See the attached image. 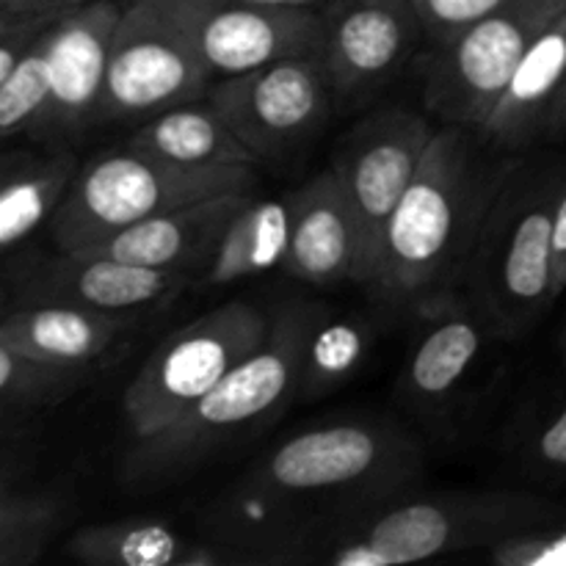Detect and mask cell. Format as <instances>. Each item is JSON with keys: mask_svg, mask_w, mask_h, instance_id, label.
<instances>
[{"mask_svg": "<svg viewBox=\"0 0 566 566\" xmlns=\"http://www.w3.org/2000/svg\"><path fill=\"white\" fill-rule=\"evenodd\" d=\"M517 158L497 153L479 127H437L381 238L365 285L370 296L415 315L462 291L481 227Z\"/></svg>", "mask_w": 566, "mask_h": 566, "instance_id": "6da1fadb", "label": "cell"}, {"mask_svg": "<svg viewBox=\"0 0 566 566\" xmlns=\"http://www.w3.org/2000/svg\"><path fill=\"white\" fill-rule=\"evenodd\" d=\"M318 304L291 298L271 310V332L258 352L238 363L180 420L133 440L122 462L130 486H160L191 473L232 442L254 437L298 401L304 343Z\"/></svg>", "mask_w": 566, "mask_h": 566, "instance_id": "7a4b0ae2", "label": "cell"}, {"mask_svg": "<svg viewBox=\"0 0 566 566\" xmlns=\"http://www.w3.org/2000/svg\"><path fill=\"white\" fill-rule=\"evenodd\" d=\"M315 562L392 566L481 553L523 531L566 525V506L531 492H440L385 497L337 517Z\"/></svg>", "mask_w": 566, "mask_h": 566, "instance_id": "3957f363", "label": "cell"}, {"mask_svg": "<svg viewBox=\"0 0 566 566\" xmlns=\"http://www.w3.org/2000/svg\"><path fill=\"white\" fill-rule=\"evenodd\" d=\"M566 160L520 155L486 213L462 293L501 343L520 340L556 304L553 216Z\"/></svg>", "mask_w": 566, "mask_h": 566, "instance_id": "277c9868", "label": "cell"}, {"mask_svg": "<svg viewBox=\"0 0 566 566\" xmlns=\"http://www.w3.org/2000/svg\"><path fill=\"white\" fill-rule=\"evenodd\" d=\"M423 446L379 420H337L287 437L243 475L304 503L340 501L343 514L401 495L423 473Z\"/></svg>", "mask_w": 566, "mask_h": 566, "instance_id": "5b68a950", "label": "cell"}, {"mask_svg": "<svg viewBox=\"0 0 566 566\" xmlns=\"http://www.w3.org/2000/svg\"><path fill=\"white\" fill-rule=\"evenodd\" d=\"M254 164L188 169L127 147L111 149L77 171L50 219V232L59 252H83L147 216L221 193H254Z\"/></svg>", "mask_w": 566, "mask_h": 566, "instance_id": "8992f818", "label": "cell"}, {"mask_svg": "<svg viewBox=\"0 0 566 566\" xmlns=\"http://www.w3.org/2000/svg\"><path fill=\"white\" fill-rule=\"evenodd\" d=\"M271 332V313L243 298L219 304L153 348L127 385V429L133 440L180 420L238 363L258 352Z\"/></svg>", "mask_w": 566, "mask_h": 566, "instance_id": "52a82bcc", "label": "cell"}, {"mask_svg": "<svg viewBox=\"0 0 566 566\" xmlns=\"http://www.w3.org/2000/svg\"><path fill=\"white\" fill-rule=\"evenodd\" d=\"M566 11V0H509L446 44L418 55L423 108L440 125L481 127L536 39Z\"/></svg>", "mask_w": 566, "mask_h": 566, "instance_id": "ba28073f", "label": "cell"}, {"mask_svg": "<svg viewBox=\"0 0 566 566\" xmlns=\"http://www.w3.org/2000/svg\"><path fill=\"white\" fill-rule=\"evenodd\" d=\"M213 75L160 0H122L97 125L144 122L202 99Z\"/></svg>", "mask_w": 566, "mask_h": 566, "instance_id": "9c48e42d", "label": "cell"}, {"mask_svg": "<svg viewBox=\"0 0 566 566\" xmlns=\"http://www.w3.org/2000/svg\"><path fill=\"white\" fill-rule=\"evenodd\" d=\"M254 164L291 158L324 127L337 97L321 50L291 55L252 72L219 77L208 94Z\"/></svg>", "mask_w": 566, "mask_h": 566, "instance_id": "30bf717a", "label": "cell"}, {"mask_svg": "<svg viewBox=\"0 0 566 566\" xmlns=\"http://www.w3.org/2000/svg\"><path fill=\"white\" fill-rule=\"evenodd\" d=\"M437 127L418 111L379 108L343 136L332 169L357 219V285H368L387 224L412 186Z\"/></svg>", "mask_w": 566, "mask_h": 566, "instance_id": "8fae6325", "label": "cell"}, {"mask_svg": "<svg viewBox=\"0 0 566 566\" xmlns=\"http://www.w3.org/2000/svg\"><path fill=\"white\" fill-rule=\"evenodd\" d=\"M182 25L213 81L324 48L321 6L243 0H160Z\"/></svg>", "mask_w": 566, "mask_h": 566, "instance_id": "7c38bea8", "label": "cell"}, {"mask_svg": "<svg viewBox=\"0 0 566 566\" xmlns=\"http://www.w3.org/2000/svg\"><path fill=\"white\" fill-rule=\"evenodd\" d=\"M321 14L332 86L352 103L379 94L426 39L412 0H326Z\"/></svg>", "mask_w": 566, "mask_h": 566, "instance_id": "4fadbf2b", "label": "cell"}, {"mask_svg": "<svg viewBox=\"0 0 566 566\" xmlns=\"http://www.w3.org/2000/svg\"><path fill=\"white\" fill-rule=\"evenodd\" d=\"M122 0H94L50 31V103L31 142L66 149L97 125Z\"/></svg>", "mask_w": 566, "mask_h": 566, "instance_id": "5bb4252c", "label": "cell"}, {"mask_svg": "<svg viewBox=\"0 0 566 566\" xmlns=\"http://www.w3.org/2000/svg\"><path fill=\"white\" fill-rule=\"evenodd\" d=\"M415 318L420 326L398 392L415 415L440 420L462 401L490 346L501 340L462 291L426 304Z\"/></svg>", "mask_w": 566, "mask_h": 566, "instance_id": "9a60e30c", "label": "cell"}, {"mask_svg": "<svg viewBox=\"0 0 566 566\" xmlns=\"http://www.w3.org/2000/svg\"><path fill=\"white\" fill-rule=\"evenodd\" d=\"M205 539L224 547L232 566L310 562L315 523L310 503L241 475L205 514Z\"/></svg>", "mask_w": 566, "mask_h": 566, "instance_id": "2e32d148", "label": "cell"}, {"mask_svg": "<svg viewBox=\"0 0 566 566\" xmlns=\"http://www.w3.org/2000/svg\"><path fill=\"white\" fill-rule=\"evenodd\" d=\"M193 274L147 269L97 252H59L20 287V304H72L99 313H138L175 298Z\"/></svg>", "mask_w": 566, "mask_h": 566, "instance_id": "e0dca14e", "label": "cell"}, {"mask_svg": "<svg viewBox=\"0 0 566 566\" xmlns=\"http://www.w3.org/2000/svg\"><path fill=\"white\" fill-rule=\"evenodd\" d=\"M249 197L252 193H221V197L177 205L164 213L136 221L99 247L83 252L108 254L147 269L186 271V274H197L199 269L208 271L227 227Z\"/></svg>", "mask_w": 566, "mask_h": 566, "instance_id": "ac0fdd59", "label": "cell"}, {"mask_svg": "<svg viewBox=\"0 0 566 566\" xmlns=\"http://www.w3.org/2000/svg\"><path fill=\"white\" fill-rule=\"evenodd\" d=\"M285 271L315 287L357 282V219L332 166L296 188V216Z\"/></svg>", "mask_w": 566, "mask_h": 566, "instance_id": "d6986e66", "label": "cell"}, {"mask_svg": "<svg viewBox=\"0 0 566 566\" xmlns=\"http://www.w3.org/2000/svg\"><path fill=\"white\" fill-rule=\"evenodd\" d=\"M130 313H99L72 304H20L0 321V343L70 365L103 363L133 332Z\"/></svg>", "mask_w": 566, "mask_h": 566, "instance_id": "ffe728a7", "label": "cell"}, {"mask_svg": "<svg viewBox=\"0 0 566 566\" xmlns=\"http://www.w3.org/2000/svg\"><path fill=\"white\" fill-rule=\"evenodd\" d=\"M566 86V11L536 39L517 66L492 114L479 127L486 142L506 155L528 153L542 142V127Z\"/></svg>", "mask_w": 566, "mask_h": 566, "instance_id": "44dd1931", "label": "cell"}, {"mask_svg": "<svg viewBox=\"0 0 566 566\" xmlns=\"http://www.w3.org/2000/svg\"><path fill=\"white\" fill-rule=\"evenodd\" d=\"M64 553L86 566H232L230 553L210 539H186L160 520L130 517L83 525Z\"/></svg>", "mask_w": 566, "mask_h": 566, "instance_id": "7402d4cb", "label": "cell"}, {"mask_svg": "<svg viewBox=\"0 0 566 566\" xmlns=\"http://www.w3.org/2000/svg\"><path fill=\"white\" fill-rule=\"evenodd\" d=\"M125 147L153 160L188 169L254 164L252 153L238 142L208 97L171 105L149 116L130 133Z\"/></svg>", "mask_w": 566, "mask_h": 566, "instance_id": "603a6c76", "label": "cell"}, {"mask_svg": "<svg viewBox=\"0 0 566 566\" xmlns=\"http://www.w3.org/2000/svg\"><path fill=\"white\" fill-rule=\"evenodd\" d=\"M81 164L70 149L14 153L3 160L0 186V247L11 252L50 221L75 182Z\"/></svg>", "mask_w": 566, "mask_h": 566, "instance_id": "cb8c5ba5", "label": "cell"}, {"mask_svg": "<svg viewBox=\"0 0 566 566\" xmlns=\"http://www.w3.org/2000/svg\"><path fill=\"white\" fill-rule=\"evenodd\" d=\"M293 216H296V191L269 199L249 197L227 227L219 252L205 271V282L210 287H221L252 280L276 265L285 269Z\"/></svg>", "mask_w": 566, "mask_h": 566, "instance_id": "d4e9b609", "label": "cell"}, {"mask_svg": "<svg viewBox=\"0 0 566 566\" xmlns=\"http://www.w3.org/2000/svg\"><path fill=\"white\" fill-rule=\"evenodd\" d=\"M370 348H374V329L368 321L318 307L304 343L298 401H315L348 385L363 370Z\"/></svg>", "mask_w": 566, "mask_h": 566, "instance_id": "484cf974", "label": "cell"}, {"mask_svg": "<svg viewBox=\"0 0 566 566\" xmlns=\"http://www.w3.org/2000/svg\"><path fill=\"white\" fill-rule=\"evenodd\" d=\"M66 501L53 490H0V566H33L66 525Z\"/></svg>", "mask_w": 566, "mask_h": 566, "instance_id": "4316f807", "label": "cell"}, {"mask_svg": "<svg viewBox=\"0 0 566 566\" xmlns=\"http://www.w3.org/2000/svg\"><path fill=\"white\" fill-rule=\"evenodd\" d=\"M92 370V365L55 363L0 343V409L6 415L44 412L75 396Z\"/></svg>", "mask_w": 566, "mask_h": 566, "instance_id": "83f0119b", "label": "cell"}, {"mask_svg": "<svg viewBox=\"0 0 566 566\" xmlns=\"http://www.w3.org/2000/svg\"><path fill=\"white\" fill-rule=\"evenodd\" d=\"M55 25V22H53ZM36 48L17 64L6 81H0V136L31 138L50 103V31Z\"/></svg>", "mask_w": 566, "mask_h": 566, "instance_id": "f1b7e54d", "label": "cell"}, {"mask_svg": "<svg viewBox=\"0 0 566 566\" xmlns=\"http://www.w3.org/2000/svg\"><path fill=\"white\" fill-rule=\"evenodd\" d=\"M514 462L539 481H566V401L520 426Z\"/></svg>", "mask_w": 566, "mask_h": 566, "instance_id": "f546056e", "label": "cell"}, {"mask_svg": "<svg viewBox=\"0 0 566 566\" xmlns=\"http://www.w3.org/2000/svg\"><path fill=\"white\" fill-rule=\"evenodd\" d=\"M481 556L495 566H566V525L506 536L481 551Z\"/></svg>", "mask_w": 566, "mask_h": 566, "instance_id": "4dcf8cb0", "label": "cell"}, {"mask_svg": "<svg viewBox=\"0 0 566 566\" xmlns=\"http://www.w3.org/2000/svg\"><path fill=\"white\" fill-rule=\"evenodd\" d=\"M509 0H412L429 44H446L453 36L492 14Z\"/></svg>", "mask_w": 566, "mask_h": 566, "instance_id": "1f68e13d", "label": "cell"}, {"mask_svg": "<svg viewBox=\"0 0 566 566\" xmlns=\"http://www.w3.org/2000/svg\"><path fill=\"white\" fill-rule=\"evenodd\" d=\"M53 22L59 20L3 14L0 11V81H6L17 70V64L36 48V42L48 33Z\"/></svg>", "mask_w": 566, "mask_h": 566, "instance_id": "d6a6232c", "label": "cell"}, {"mask_svg": "<svg viewBox=\"0 0 566 566\" xmlns=\"http://www.w3.org/2000/svg\"><path fill=\"white\" fill-rule=\"evenodd\" d=\"M94 3V0H0V11L3 14H20V17H50V20H61L70 11L81 9V6Z\"/></svg>", "mask_w": 566, "mask_h": 566, "instance_id": "836d02e7", "label": "cell"}, {"mask_svg": "<svg viewBox=\"0 0 566 566\" xmlns=\"http://www.w3.org/2000/svg\"><path fill=\"white\" fill-rule=\"evenodd\" d=\"M553 274H556V293L562 296L566 291V177L553 216Z\"/></svg>", "mask_w": 566, "mask_h": 566, "instance_id": "e575fe53", "label": "cell"}, {"mask_svg": "<svg viewBox=\"0 0 566 566\" xmlns=\"http://www.w3.org/2000/svg\"><path fill=\"white\" fill-rule=\"evenodd\" d=\"M562 138H566V86L553 103L545 127H542V142H562Z\"/></svg>", "mask_w": 566, "mask_h": 566, "instance_id": "d590c367", "label": "cell"}, {"mask_svg": "<svg viewBox=\"0 0 566 566\" xmlns=\"http://www.w3.org/2000/svg\"><path fill=\"white\" fill-rule=\"evenodd\" d=\"M243 3H260V6H324L326 0H243Z\"/></svg>", "mask_w": 566, "mask_h": 566, "instance_id": "8d00e7d4", "label": "cell"}, {"mask_svg": "<svg viewBox=\"0 0 566 566\" xmlns=\"http://www.w3.org/2000/svg\"><path fill=\"white\" fill-rule=\"evenodd\" d=\"M558 357H562V363L566 368V326L562 329V335H558Z\"/></svg>", "mask_w": 566, "mask_h": 566, "instance_id": "74e56055", "label": "cell"}]
</instances>
